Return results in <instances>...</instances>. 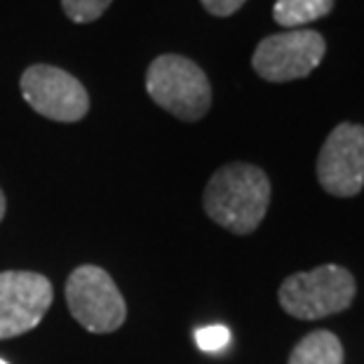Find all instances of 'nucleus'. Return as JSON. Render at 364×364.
<instances>
[{
    "mask_svg": "<svg viewBox=\"0 0 364 364\" xmlns=\"http://www.w3.org/2000/svg\"><path fill=\"white\" fill-rule=\"evenodd\" d=\"M52 306V282L41 273H0V341L14 338L41 324Z\"/></svg>",
    "mask_w": 364,
    "mask_h": 364,
    "instance_id": "6e6552de",
    "label": "nucleus"
},
{
    "mask_svg": "<svg viewBox=\"0 0 364 364\" xmlns=\"http://www.w3.org/2000/svg\"><path fill=\"white\" fill-rule=\"evenodd\" d=\"M228 341H230V331L223 324H212V327H203L196 331V343L205 353L221 350V348L228 346Z\"/></svg>",
    "mask_w": 364,
    "mask_h": 364,
    "instance_id": "f8f14e48",
    "label": "nucleus"
},
{
    "mask_svg": "<svg viewBox=\"0 0 364 364\" xmlns=\"http://www.w3.org/2000/svg\"><path fill=\"white\" fill-rule=\"evenodd\" d=\"M334 7V0H277L273 5V19L280 26L299 28L327 17Z\"/></svg>",
    "mask_w": 364,
    "mask_h": 364,
    "instance_id": "9d476101",
    "label": "nucleus"
},
{
    "mask_svg": "<svg viewBox=\"0 0 364 364\" xmlns=\"http://www.w3.org/2000/svg\"><path fill=\"white\" fill-rule=\"evenodd\" d=\"M327 43L313 28H291L268 36L257 45L252 66L263 80L289 82L311 75L322 64Z\"/></svg>",
    "mask_w": 364,
    "mask_h": 364,
    "instance_id": "39448f33",
    "label": "nucleus"
},
{
    "mask_svg": "<svg viewBox=\"0 0 364 364\" xmlns=\"http://www.w3.org/2000/svg\"><path fill=\"white\" fill-rule=\"evenodd\" d=\"M203 7L214 14V17H230V14H235L240 7H242L247 0H200Z\"/></svg>",
    "mask_w": 364,
    "mask_h": 364,
    "instance_id": "ddd939ff",
    "label": "nucleus"
},
{
    "mask_svg": "<svg viewBox=\"0 0 364 364\" xmlns=\"http://www.w3.org/2000/svg\"><path fill=\"white\" fill-rule=\"evenodd\" d=\"M317 181L329 196L353 198L364 188V127L341 122L317 156Z\"/></svg>",
    "mask_w": 364,
    "mask_h": 364,
    "instance_id": "0eeeda50",
    "label": "nucleus"
},
{
    "mask_svg": "<svg viewBox=\"0 0 364 364\" xmlns=\"http://www.w3.org/2000/svg\"><path fill=\"white\" fill-rule=\"evenodd\" d=\"M3 216H5V196L0 191V221H3Z\"/></svg>",
    "mask_w": 364,
    "mask_h": 364,
    "instance_id": "4468645a",
    "label": "nucleus"
},
{
    "mask_svg": "<svg viewBox=\"0 0 364 364\" xmlns=\"http://www.w3.org/2000/svg\"><path fill=\"white\" fill-rule=\"evenodd\" d=\"M21 95L36 113L57 122H78L90 111V95L82 82L50 64L26 68L21 75Z\"/></svg>",
    "mask_w": 364,
    "mask_h": 364,
    "instance_id": "423d86ee",
    "label": "nucleus"
},
{
    "mask_svg": "<svg viewBox=\"0 0 364 364\" xmlns=\"http://www.w3.org/2000/svg\"><path fill=\"white\" fill-rule=\"evenodd\" d=\"M289 364H343V346L336 334L327 329L313 331L296 343Z\"/></svg>",
    "mask_w": 364,
    "mask_h": 364,
    "instance_id": "1a4fd4ad",
    "label": "nucleus"
},
{
    "mask_svg": "<svg viewBox=\"0 0 364 364\" xmlns=\"http://www.w3.org/2000/svg\"><path fill=\"white\" fill-rule=\"evenodd\" d=\"M113 0H61L66 17L75 24H90L108 10Z\"/></svg>",
    "mask_w": 364,
    "mask_h": 364,
    "instance_id": "9b49d317",
    "label": "nucleus"
},
{
    "mask_svg": "<svg viewBox=\"0 0 364 364\" xmlns=\"http://www.w3.org/2000/svg\"><path fill=\"white\" fill-rule=\"evenodd\" d=\"M66 304L71 315L92 334H111L127 317L120 289L99 266H80L68 275Z\"/></svg>",
    "mask_w": 364,
    "mask_h": 364,
    "instance_id": "20e7f679",
    "label": "nucleus"
},
{
    "mask_svg": "<svg viewBox=\"0 0 364 364\" xmlns=\"http://www.w3.org/2000/svg\"><path fill=\"white\" fill-rule=\"evenodd\" d=\"M355 291L358 284L350 270L327 263L289 275L277 289V299L284 313L296 320H322L350 308Z\"/></svg>",
    "mask_w": 364,
    "mask_h": 364,
    "instance_id": "f03ea898",
    "label": "nucleus"
},
{
    "mask_svg": "<svg viewBox=\"0 0 364 364\" xmlns=\"http://www.w3.org/2000/svg\"><path fill=\"white\" fill-rule=\"evenodd\" d=\"M146 92L160 108L186 122L205 118L212 106V87L205 71L181 54L153 59L146 73Z\"/></svg>",
    "mask_w": 364,
    "mask_h": 364,
    "instance_id": "7ed1b4c3",
    "label": "nucleus"
},
{
    "mask_svg": "<svg viewBox=\"0 0 364 364\" xmlns=\"http://www.w3.org/2000/svg\"><path fill=\"white\" fill-rule=\"evenodd\" d=\"M0 364H7V362H5V360H0Z\"/></svg>",
    "mask_w": 364,
    "mask_h": 364,
    "instance_id": "2eb2a0df",
    "label": "nucleus"
},
{
    "mask_svg": "<svg viewBox=\"0 0 364 364\" xmlns=\"http://www.w3.org/2000/svg\"><path fill=\"white\" fill-rule=\"evenodd\" d=\"M205 212L214 223L235 235L254 233L270 205V181L250 162H230L216 169L203 196Z\"/></svg>",
    "mask_w": 364,
    "mask_h": 364,
    "instance_id": "f257e3e1",
    "label": "nucleus"
}]
</instances>
